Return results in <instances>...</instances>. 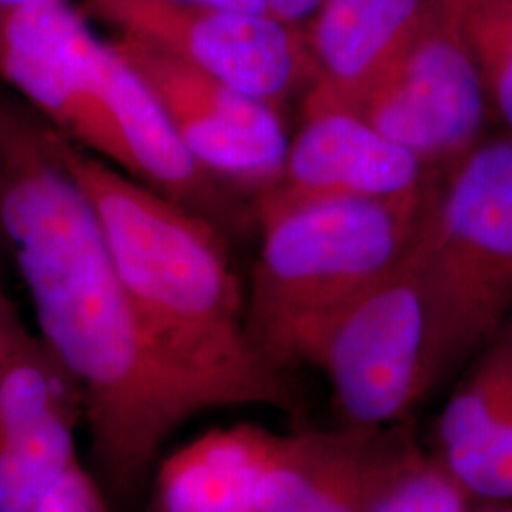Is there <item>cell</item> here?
Returning a JSON list of instances; mask_svg holds the SVG:
<instances>
[{
  "label": "cell",
  "instance_id": "1",
  "mask_svg": "<svg viewBox=\"0 0 512 512\" xmlns=\"http://www.w3.org/2000/svg\"><path fill=\"white\" fill-rule=\"evenodd\" d=\"M0 234L42 342L80 387L95 463L129 495L169 435L205 412L141 329L86 194L50 147L46 120L0 97Z\"/></svg>",
  "mask_w": 512,
  "mask_h": 512
},
{
  "label": "cell",
  "instance_id": "2",
  "mask_svg": "<svg viewBox=\"0 0 512 512\" xmlns=\"http://www.w3.org/2000/svg\"><path fill=\"white\" fill-rule=\"evenodd\" d=\"M50 147L86 194L114 268L156 355L203 410L302 404L256 349L247 298L219 226L167 200L46 122Z\"/></svg>",
  "mask_w": 512,
  "mask_h": 512
},
{
  "label": "cell",
  "instance_id": "3",
  "mask_svg": "<svg viewBox=\"0 0 512 512\" xmlns=\"http://www.w3.org/2000/svg\"><path fill=\"white\" fill-rule=\"evenodd\" d=\"M437 183L401 198L300 203L258 220L247 330L275 368L306 365L330 319L397 268L414 245Z\"/></svg>",
  "mask_w": 512,
  "mask_h": 512
},
{
  "label": "cell",
  "instance_id": "4",
  "mask_svg": "<svg viewBox=\"0 0 512 512\" xmlns=\"http://www.w3.org/2000/svg\"><path fill=\"white\" fill-rule=\"evenodd\" d=\"M444 382L512 315V137L448 167L410 249Z\"/></svg>",
  "mask_w": 512,
  "mask_h": 512
},
{
  "label": "cell",
  "instance_id": "5",
  "mask_svg": "<svg viewBox=\"0 0 512 512\" xmlns=\"http://www.w3.org/2000/svg\"><path fill=\"white\" fill-rule=\"evenodd\" d=\"M306 365L329 380L342 425L374 429L410 421L440 384L425 294L410 251L330 319Z\"/></svg>",
  "mask_w": 512,
  "mask_h": 512
},
{
  "label": "cell",
  "instance_id": "6",
  "mask_svg": "<svg viewBox=\"0 0 512 512\" xmlns=\"http://www.w3.org/2000/svg\"><path fill=\"white\" fill-rule=\"evenodd\" d=\"M82 14L277 110L296 88L313 82L302 29L268 14L175 0H84Z\"/></svg>",
  "mask_w": 512,
  "mask_h": 512
},
{
  "label": "cell",
  "instance_id": "7",
  "mask_svg": "<svg viewBox=\"0 0 512 512\" xmlns=\"http://www.w3.org/2000/svg\"><path fill=\"white\" fill-rule=\"evenodd\" d=\"M109 55V42L67 0L0 6V80L57 131L131 175L105 93Z\"/></svg>",
  "mask_w": 512,
  "mask_h": 512
},
{
  "label": "cell",
  "instance_id": "8",
  "mask_svg": "<svg viewBox=\"0 0 512 512\" xmlns=\"http://www.w3.org/2000/svg\"><path fill=\"white\" fill-rule=\"evenodd\" d=\"M353 112L427 167L448 169L480 143L488 99L442 0Z\"/></svg>",
  "mask_w": 512,
  "mask_h": 512
},
{
  "label": "cell",
  "instance_id": "9",
  "mask_svg": "<svg viewBox=\"0 0 512 512\" xmlns=\"http://www.w3.org/2000/svg\"><path fill=\"white\" fill-rule=\"evenodd\" d=\"M110 46L154 93L205 171L255 194L279 177L291 143L279 110L145 40L116 35Z\"/></svg>",
  "mask_w": 512,
  "mask_h": 512
},
{
  "label": "cell",
  "instance_id": "10",
  "mask_svg": "<svg viewBox=\"0 0 512 512\" xmlns=\"http://www.w3.org/2000/svg\"><path fill=\"white\" fill-rule=\"evenodd\" d=\"M315 439L247 423L213 429L164 459L160 511L285 512L308 478Z\"/></svg>",
  "mask_w": 512,
  "mask_h": 512
},
{
  "label": "cell",
  "instance_id": "11",
  "mask_svg": "<svg viewBox=\"0 0 512 512\" xmlns=\"http://www.w3.org/2000/svg\"><path fill=\"white\" fill-rule=\"evenodd\" d=\"M429 169L357 112L304 105V124L289 143L283 171L255 194L256 220L300 203L408 196L433 183Z\"/></svg>",
  "mask_w": 512,
  "mask_h": 512
},
{
  "label": "cell",
  "instance_id": "12",
  "mask_svg": "<svg viewBox=\"0 0 512 512\" xmlns=\"http://www.w3.org/2000/svg\"><path fill=\"white\" fill-rule=\"evenodd\" d=\"M444 404L437 454L475 501L512 497V315Z\"/></svg>",
  "mask_w": 512,
  "mask_h": 512
},
{
  "label": "cell",
  "instance_id": "13",
  "mask_svg": "<svg viewBox=\"0 0 512 512\" xmlns=\"http://www.w3.org/2000/svg\"><path fill=\"white\" fill-rule=\"evenodd\" d=\"M433 0H323L302 27L313 65L304 105L355 110L403 52Z\"/></svg>",
  "mask_w": 512,
  "mask_h": 512
},
{
  "label": "cell",
  "instance_id": "14",
  "mask_svg": "<svg viewBox=\"0 0 512 512\" xmlns=\"http://www.w3.org/2000/svg\"><path fill=\"white\" fill-rule=\"evenodd\" d=\"M105 93L137 181L217 226L234 213L228 192L222 190L226 183L184 148L154 93L112 46Z\"/></svg>",
  "mask_w": 512,
  "mask_h": 512
},
{
  "label": "cell",
  "instance_id": "15",
  "mask_svg": "<svg viewBox=\"0 0 512 512\" xmlns=\"http://www.w3.org/2000/svg\"><path fill=\"white\" fill-rule=\"evenodd\" d=\"M423 454L410 421L317 431L310 473L285 512H372Z\"/></svg>",
  "mask_w": 512,
  "mask_h": 512
},
{
  "label": "cell",
  "instance_id": "16",
  "mask_svg": "<svg viewBox=\"0 0 512 512\" xmlns=\"http://www.w3.org/2000/svg\"><path fill=\"white\" fill-rule=\"evenodd\" d=\"M82 403L80 387L42 340L25 334L0 363V448L61 408Z\"/></svg>",
  "mask_w": 512,
  "mask_h": 512
},
{
  "label": "cell",
  "instance_id": "17",
  "mask_svg": "<svg viewBox=\"0 0 512 512\" xmlns=\"http://www.w3.org/2000/svg\"><path fill=\"white\" fill-rule=\"evenodd\" d=\"M76 408H61L0 448V512H31L76 459Z\"/></svg>",
  "mask_w": 512,
  "mask_h": 512
},
{
  "label": "cell",
  "instance_id": "18",
  "mask_svg": "<svg viewBox=\"0 0 512 512\" xmlns=\"http://www.w3.org/2000/svg\"><path fill=\"white\" fill-rule=\"evenodd\" d=\"M482 80L490 116L512 137L511 0H442Z\"/></svg>",
  "mask_w": 512,
  "mask_h": 512
},
{
  "label": "cell",
  "instance_id": "19",
  "mask_svg": "<svg viewBox=\"0 0 512 512\" xmlns=\"http://www.w3.org/2000/svg\"><path fill=\"white\" fill-rule=\"evenodd\" d=\"M475 499L439 459L423 454L395 480L372 512H471Z\"/></svg>",
  "mask_w": 512,
  "mask_h": 512
},
{
  "label": "cell",
  "instance_id": "20",
  "mask_svg": "<svg viewBox=\"0 0 512 512\" xmlns=\"http://www.w3.org/2000/svg\"><path fill=\"white\" fill-rule=\"evenodd\" d=\"M31 512H107L90 473L76 461Z\"/></svg>",
  "mask_w": 512,
  "mask_h": 512
},
{
  "label": "cell",
  "instance_id": "21",
  "mask_svg": "<svg viewBox=\"0 0 512 512\" xmlns=\"http://www.w3.org/2000/svg\"><path fill=\"white\" fill-rule=\"evenodd\" d=\"M323 0H264L268 16L293 27H304Z\"/></svg>",
  "mask_w": 512,
  "mask_h": 512
},
{
  "label": "cell",
  "instance_id": "22",
  "mask_svg": "<svg viewBox=\"0 0 512 512\" xmlns=\"http://www.w3.org/2000/svg\"><path fill=\"white\" fill-rule=\"evenodd\" d=\"M27 332L19 327L14 313L8 308L6 300L0 294V363L6 359V355L16 348L19 340L25 336Z\"/></svg>",
  "mask_w": 512,
  "mask_h": 512
},
{
  "label": "cell",
  "instance_id": "23",
  "mask_svg": "<svg viewBox=\"0 0 512 512\" xmlns=\"http://www.w3.org/2000/svg\"><path fill=\"white\" fill-rule=\"evenodd\" d=\"M183 4H196V6H211V8H226V10H239V12H253V14H268L264 0H175Z\"/></svg>",
  "mask_w": 512,
  "mask_h": 512
},
{
  "label": "cell",
  "instance_id": "24",
  "mask_svg": "<svg viewBox=\"0 0 512 512\" xmlns=\"http://www.w3.org/2000/svg\"><path fill=\"white\" fill-rule=\"evenodd\" d=\"M471 512H512V497L497 499V501H482V505L475 507Z\"/></svg>",
  "mask_w": 512,
  "mask_h": 512
},
{
  "label": "cell",
  "instance_id": "25",
  "mask_svg": "<svg viewBox=\"0 0 512 512\" xmlns=\"http://www.w3.org/2000/svg\"><path fill=\"white\" fill-rule=\"evenodd\" d=\"M27 2H35V0H0V6H19V4H27Z\"/></svg>",
  "mask_w": 512,
  "mask_h": 512
},
{
  "label": "cell",
  "instance_id": "26",
  "mask_svg": "<svg viewBox=\"0 0 512 512\" xmlns=\"http://www.w3.org/2000/svg\"><path fill=\"white\" fill-rule=\"evenodd\" d=\"M511 2H512V0H511Z\"/></svg>",
  "mask_w": 512,
  "mask_h": 512
}]
</instances>
